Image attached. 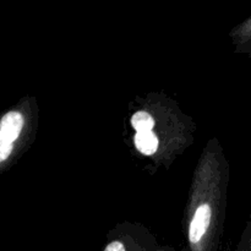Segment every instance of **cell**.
<instances>
[{
	"mask_svg": "<svg viewBox=\"0 0 251 251\" xmlns=\"http://www.w3.org/2000/svg\"><path fill=\"white\" fill-rule=\"evenodd\" d=\"M230 167L217 137H211L194 169L183 218L186 251H220L227 213Z\"/></svg>",
	"mask_w": 251,
	"mask_h": 251,
	"instance_id": "6da1fadb",
	"label": "cell"
},
{
	"mask_svg": "<svg viewBox=\"0 0 251 251\" xmlns=\"http://www.w3.org/2000/svg\"><path fill=\"white\" fill-rule=\"evenodd\" d=\"M132 149L154 169H169L195 141L196 124L163 92H150L130 104Z\"/></svg>",
	"mask_w": 251,
	"mask_h": 251,
	"instance_id": "7a4b0ae2",
	"label": "cell"
},
{
	"mask_svg": "<svg viewBox=\"0 0 251 251\" xmlns=\"http://www.w3.org/2000/svg\"><path fill=\"white\" fill-rule=\"evenodd\" d=\"M39 125L36 97H24L0 118V173L10 171L31 149Z\"/></svg>",
	"mask_w": 251,
	"mask_h": 251,
	"instance_id": "3957f363",
	"label": "cell"
},
{
	"mask_svg": "<svg viewBox=\"0 0 251 251\" xmlns=\"http://www.w3.org/2000/svg\"><path fill=\"white\" fill-rule=\"evenodd\" d=\"M158 247L154 235L140 223L117 225L107 234L102 251H154Z\"/></svg>",
	"mask_w": 251,
	"mask_h": 251,
	"instance_id": "277c9868",
	"label": "cell"
},
{
	"mask_svg": "<svg viewBox=\"0 0 251 251\" xmlns=\"http://www.w3.org/2000/svg\"><path fill=\"white\" fill-rule=\"evenodd\" d=\"M229 38L234 47V53H239L243 48L251 44V16L239 25L233 27L229 32Z\"/></svg>",
	"mask_w": 251,
	"mask_h": 251,
	"instance_id": "5b68a950",
	"label": "cell"
},
{
	"mask_svg": "<svg viewBox=\"0 0 251 251\" xmlns=\"http://www.w3.org/2000/svg\"><path fill=\"white\" fill-rule=\"evenodd\" d=\"M233 251H251V217L243 229L240 239Z\"/></svg>",
	"mask_w": 251,
	"mask_h": 251,
	"instance_id": "8992f818",
	"label": "cell"
},
{
	"mask_svg": "<svg viewBox=\"0 0 251 251\" xmlns=\"http://www.w3.org/2000/svg\"><path fill=\"white\" fill-rule=\"evenodd\" d=\"M238 54H245V55H248L251 59V44L250 46L245 47V48H243Z\"/></svg>",
	"mask_w": 251,
	"mask_h": 251,
	"instance_id": "52a82bcc",
	"label": "cell"
},
{
	"mask_svg": "<svg viewBox=\"0 0 251 251\" xmlns=\"http://www.w3.org/2000/svg\"><path fill=\"white\" fill-rule=\"evenodd\" d=\"M154 251H169L168 249H163V248H158L157 247L156 249H154Z\"/></svg>",
	"mask_w": 251,
	"mask_h": 251,
	"instance_id": "ba28073f",
	"label": "cell"
}]
</instances>
